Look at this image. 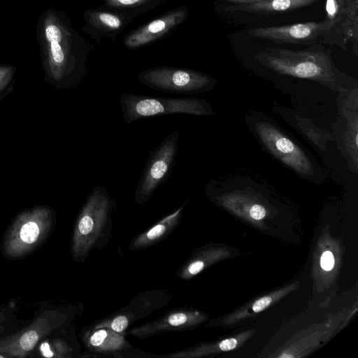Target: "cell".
<instances>
[{
    "mask_svg": "<svg viewBox=\"0 0 358 358\" xmlns=\"http://www.w3.org/2000/svg\"><path fill=\"white\" fill-rule=\"evenodd\" d=\"M36 35L45 81L58 89L77 87L86 75L90 48L66 13L53 7L44 10Z\"/></svg>",
    "mask_w": 358,
    "mask_h": 358,
    "instance_id": "cell-1",
    "label": "cell"
},
{
    "mask_svg": "<svg viewBox=\"0 0 358 358\" xmlns=\"http://www.w3.org/2000/svg\"><path fill=\"white\" fill-rule=\"evenodd\" d=\"M253 58L275 74L315 83L333 92H348L357 87L353 78L336 66L330 50L320 44L298 51L266 48Z\"/></svg>",
    "mask_w": 358,
    "mask_h": 358,
    "instance_id": "cell-2",
    "label": "cell"
},
{
    "mask_svg": "<svg viewBox=\"0 0 358 358\" xmlns=\"http://www.w3.org/2000/svg\"><path fill=\"white\" fill-rule=\"evenodd\" d=\"M245 123L262 148L282 164L308 181H324L325 171L313 155L271 117L251 110Z\"/></svg>",
    "mask_w": 358,
    "mask_h": 358,
    "instance_id": "cell-3",
    "label": "cell"
},
{
    "mask_svg": "<svg viewBox=\"0 0 358 358\" xmlns=\"http://www.w3.org/2000/svg\"><path fill=\"white\" fill-rule=\"evenodd\" d=\"M114 206V200L103 186H96L87 196L73 227L70 249L74 262L84 263L92 250L107 245Z\"/></svg>",
    "mask_w": 358,
    "mask_h": 358,
    "instance_id": "cell-4",
    "label": "cell"
},
{
    "mask_svg": "<svg viewBox=\"0 0 358 358\" xmlns=\"http://www.w3.org/2000/svg\"><path fill=\"white\" fill-rule=\"evenodd\" d=\"M56 221V213L48 206L24 209L13 220L3 236V256L10 260H17L30 255L51 235Z\"/></svg>",
    "mask_w": 358,
    "mask_h": 358,
    "instance_id": "cell-5",
    "label": "cell"
},
{
    "mask_svg": "<svg viewBox=\"0 0 358 358\" xmlns=\"http://www.w3.org/2000/svg\"><path fill=\"white\" fill-rule=\"evenodd\" d=\"M120 103L126 123L163 115H211L214 113L210 103L199 98L158 97L122 93Z\"/></svg>",
    "mask_w": 358,
    "mask_h": 358,
    "instance_id": "cell-6",
    "label": "cell"
},
{
    "mask_svg": "<svg viewBox=\"0 0 358 358\" xmlns=\"http://www.w3.org/2000/svg\"><path fill=\"white\" fill-rule=\"evenodd\" d=\"M76 307L50 308L38 314L29 325L0 338V353L9 357H27L40 341L54 331L70 324Z\"/></svg>",
    "mask_w": 358,
    "mask_h": 358,
    "instance_id": "cell-7",
    "label": "cell"
},
{
    "mask_svg": "<svg viewBox=\"0 0 358 358\" xmlns=\"http://www.w3.org/2000/svg\"><path fill=\"white\" fill-rule=\"evenodd\" d=\"M145 86L169 93L194 94L211 91L217 81L210 75L196 70L170 66H154L137 75Z\"/></svg>",
    "mask_w": 358,
    "mask_h": 358,
    "instance_id": "cell-8",
    "label": "cell"
},
{
    "mask_svg": "<svg viewBox=\"0 0 358 358\" xmlns=\"http://www.w3.org/2000/svg\"><path fill=\"white\" fill-rule=\"evenodd\" d=\"M179 130L165 137L150 152L135 191V202L142 205L148 201L156 189L170 176L178 152Z\"/></svg>",
    "mask_w": 358,
    "mask_h": 358,
    "instance_id": "cell-9",
    "label": "cell"
},
{
    "mask_svg": "<svg viewBox=\"0 0 358 358\" xmlns=\"http://www.w3.org/2000/svg\"><path fill=\"white\" fill-rule=\"evenodd\" d=\"M172 299V296L164 289L145 290L134 296L125 306L90 325L93 328L108 327L127 336V331L132 324L167 306Z\"/></svg>",
    "mask_w": 358,
    "mask_h": 358,
    "instance_id": "cell-10",
    "label": "cell"
},
{
    "mask_svg": "<svg viewBox=\"0 0 358 358\" xmlns=\"http://www.w3.org/2000/svg\"><path fill=\"white\" fill-rule=\"evenodd\" d=\"M86 350L85 357H158V355L134 349L126 336L108 327L85 326L79 334Z\"/></svg>",
    "mask_w": 358,
    "mask_h": 358,
    "instance_id": "cell-11",
    "label": "cell"
},
{
    "mask_svg": "<svg viewBox=\"0 0 358 358\" xmlns=\"http://www.w3.org/2000/svg\"><path fill=\"white\" fill-rule=\"evenodd\" d=\"M333 26L331 20L307 22L290 25L258 27L249 29L248 34L255 38L274 43L313 45L319 37L329 32Z\"/></svg>",
    "mask_w": 358,
    "mask_h": 358,
    "instance_id": "cell-12",
    "label": "cell"
},
{
    "mask_svg": "<svg viewBox=\"0 0 358 358\" xmlns=\"http://www.w3.org/2000/svg\"><path fill=\"white\" fill-rule=\"evenodd\" d=\"M188 15L185 6L173 8L127 33L123 38V45L128 50L148 45L171 34L187 20Z\"/></svg>",
    "mask_w": 358,
    "mask_h": 358,
    "instance_id": "cell-13",
    "label": "cell"
},
{
    "mask_svg": "<svg viewBox=\"0 0 358 358\" xmlns=\"http://www.w3.org/2000/svg\"><path fill=\"white\" fill-rule=\"evenodd\" d=\"M203 319L202 313L191 308H176L156 320L131 327L126 336L142 340L162 333L185 331L196 327Z\"/></svg>",
    "mask_w": 358,
    "mask_h": 358,
    "instance_id": "cell-14",
    "label": "cell"
},
{
    "mask_svg": "<svg viewBox=\"0 0 358 358\" xmlns=\"http://www.w3.org/2000/svg\"><path fill=\"white\" fill-rule=\"evenodd\" d=\"M82 30L100 44L103 38L114 41L133 20L129 16L100 6L86 10Z\"/></svg>",
    "mask_w": 358,
    "mask_h": 358,
    "instance_id": "cell-15",
    "label": "cell"
},
{
    "mask_svg": "<svg viewBox=\"0 0 358 358\" xmlns=\"http://www.w3.org/2000/svg\"><path fill=\"white\" fill-rule=\"evenodd\" d=\"M357 87L352 90L350 92V103H345L343 105L345 110L341 108V110L339 109L341 113V117L338 120L337 123H339L342 126L336 124L335 129L336 132H339L336 134V142L339 143V148L342 150V152L346 155L347 159L350 165L352 164L357 171V127H353L357 126V106L353 108V106L357 103V101L353 104L352 101V95L355 90Z\"/></svg>",
    "mask_w": 358,
    "mask_h": 358,
    "instance_id": "cell-16",
    "label": "cell"
},
{
    "mask_svg": "<svg viewBox=\"0 0 358 358\" xmlns=\"http://www.w3.org/2000/svg\"><path fill=\"white\" fill-rule=\"evenodd\" d=\"M187 200L172 213L163 217L151 227L136 235L129 244L131 251L154 246L167 238L179 225Z\"/></svg>",
    "mask_w": 358,
    "mask_h": 358,
    "instance_id": "cell-17",
    "label": "cell"
},
{
    "mask_svg": "<svg viewBox=\"0 0 358 358\" xmlns=\"http://www.w3.org/2000/svg\"><path fill=\"white\" fill-rule=\"evenodd\" d=\"M327 18L333 25L340 24V31L345 42L357 39L358 0H327Z\"/></svg>",
    "mask_w": 358,
    "mask_h": 358,
    "instance_id": "cell-18",
    "label": "cell"
},
{
    "mask_svg": "<svg viewBox=\"0 0 358 358\" xmlns=\"http://www.w3.org/2000/svg\"><path fill=\"white\" fill-rule=\"evenodd\" d=\"M317 0H266L263 1L227 6V12H247L258 15H270L288 12L308 6Z\"/></svg>",
    "mask_w": 358,
    "mask_h": 358,
    "instance_id": "cell-19",
    "label": "cell"
},
{
    "mask_svg": "<svg viewBox=\"0 0 358 358\" xmlns=\"http://www.w3.org/2000/svg\"><path fill=\"white\" fill-rule=\"evenodd\" d=\"M38 355L44 357H80V345L77 338L64 339L57 337L41 342L38 347Z\"/></svg>",
    "mask_w": 358,
    "mask_h": 358,
    "instance_id": "cell-20",
    "label": "cell"
},
{
    "mask_svg": "<svg viewBox=\"0 0 358 358\" xmlns=\"http://www.w3.org/2000/svg\"><path fill=\"white\" fill-rule=\"evenodd\" d=\"M104 8L125 14L133 20L150 12L166 0H101Z\"/></svg>",
    "mask_w": 358,
    "mask_h": 358,
    "instance_id": "cell-21",
    "label": "cell"
},
{
    "mask_svg": "<svg viewBox=\"0 0 358 358\" xmlns=\"http://www.w3.org/2000/svg\"><path fill=\"white\" fill-rule=\"evenodd\" d=\"M16 72L15 66L10 64L0 65V94L6 92L8 87H11V82L13 80ZM4 97V96H0Z\"/></svg>",
    "mask_w": 358,
    "mask_h": 358,
    "instance_id": "cell-22",
    "label": "cell"
},
{
    "mask_svg": "<svg viewBox=\"0 0 358 358\" xmlns=\"http://www.w3.org/2000/svg\"><path fill=\"white\" fill-rule=\"evenodd\" d=\"M320 266L325 271H330L334 266V257L329 251L324 252L320 259Z\"/></svg>",
    "mask_w": 358,
    "mask_h": 358,
    "instance_id": "cell-23",
    "label": "cell"
},
{
    "mask_svg": "<svg viewBox=\"0 0 358 358\" xmlns=\"http://www.w3.org/2000/svg\"><path fill=\"white\" fill-rule=\"evenodd\" d=\"M250 215L255 220H261L266 215V210L262 206L255 204L251 207Z\"/></svg>",
    "mask_w": 358,
    "mask_h": 358,
    "instance_id": "cell-24",
    "label": "cell"
},
{
    "mask_svg": "<svg viewBox=\"0 0 358 358\" xmlns=\"http://www.w3.org/2000/svg\"><path fill=\"white\" fill-rule=\"evenodd\" d=\"M271 302L269 296H264L257 300L252 306V310L255 313L260 312L265 309Z\"/></svg>",
    "mask_w": 358,
    "mask_h": 358,
    "instance_id": "cell-25",
    "label": "cell"
},
{
    "mask_svg": "<svg viewBox=\"0 0 358 358\" xmlns=\"http://www.w3.org/2000/svg\"><path fill=\"white\" fill-rule=\"evenodd\" d=\"M237 345V341L235 338L223 340L219 344V348L223 351H229L235 348Z\"/></svg>",
    "mask_w": 358,
    "mask_h": 358,
    "instance_id": "cell-26",
    "label": "cell"
},
{
    "mask_svg": "<svg viewBox=\"0 0 358 358\" xmlns=\"http://www.w3.org/2000/svg\"><path fill=\"white\" fill-rule=\"evenodd\" d=\"M6 308H1L0 309V334H1L6 329Z\"/></svg>",
    "mask_w": 358,
    "mask_h": 358,
    "instance_id": "cell-27",
    "label": "cell"
},
{
    "mask_svg": "<svg viewBox=\"0 0 358 358\" xmlns=\"http://www.w3.org/2000/svg\"><path fill=\"white\" fill-rule=\"evenodd\" d=\"M225 1H228L229 3H235V4H241V3H250L263 1H266V0H225Z\"/></svg>",
    "mask_w": 358,
    "mask_h": 358,
    "instance_id": "cell-28",
    "label": "cell"
},
{
    "mask_svg": "<svg viewBox=\"0 0 358 358\" xmlns=\"http://www.w3.org/2000/svg\"><path fill=\"white\" fill-rule=\"evenodd\" d=\"M96 1H101V0H96Z\"/></svg>",
    "mask_w": 358,
    "mask_h": 358,
    "instance_id": "cell-29",
    "label": "cell"
},
{
    "mask_svg": "<svg viewBox=\"0 0 358 358\" xmlns=\"http://www.w3.org/2000/svg\"><path fill=\"white\" fill-rule=\"evenodd\" d=\"M1 99V98H0V99Z\"/></svg>",
    "mask_w": 358,
    "mask_h": 358,
    "instance_id": "cell-30",
    "label": "cell"
}]
</instances>
